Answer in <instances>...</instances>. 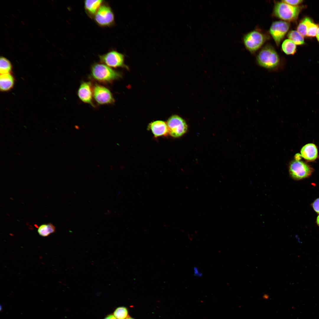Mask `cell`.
<instances>
[{
	"label": "cell",
	"mask_w": 319,
	"mask_h": 319,
	"mask_svg": "<svg viewBox=\"0 0 319 319\" xmlns=\"http://www.w3.org/2000/svg\"><path fill=\"white\" fill-rule=\"evenodd\" d=\"M258 64L267 69L276 71L279 69L281 61L279 57L274 49L267 45L260 51L257 57Z\"/></svg>",
	"instance_id": "1"
},
{
	"label": "cell",
	"mask_w": 319,
	"mask_h": 319,
	"mask_svg": "<svg viewBox=\"0 0 319 319\" xmlns=\"http://www.w3.org/2000/svg\"><path fill=\"white\" fill-rule=\"evenodd\" d=\"M297 31L302 36H306L307 26V17L302 19L299 23L297 28Z\"/></svg>",
	"instance_id": "22"
},
{
	"label": "cell",
	"mask_w": 319,
	"mask_h": 319,
	"mask_svg": "<svg viewBox=\"0 0 319 319\" xmlns=\"http://www.w3.org/2000/svg\"><path fill=\"white\" fill-rule=\"evenodd\" d=\"M287 35L289 39L292 40L296 45H302L305 43L303 37L296 31L292 30L290 31Z\"/></svg>",
	"instance_id": "18"
},
{
	"label": "cell",
	"mask_w": 319,
	"mask_h": 319,
	"mask_svg": "<svg viewBox=\"0 0 319 319\" xmlns=\"http://www.w3.org/2000/svg\"><path fill=\"white\" fill-rule=\"evenodd\" d=\"M104 319H116L113 315L110 314L108 315Z\"/></svg>",
	"instance_id": "25"
},
{
	"label": "cell",
	"mask_w": 319,
	"mask_h": 319,
	"mask_svg": "<svg viewBox=\"0 0 319 319\" xmlns=\"http://www.w3.org/2000/svg\"><path fill=\"white\" fill-rule=\"evenodd\" d=\"M281 1L292 6H295V5H298L301 3L303 1L302 0H282Z\"/></svg>",
	"instance_id": "23"
},
{
	"label": "cell",
	"mask_w": 319,
	"mask_h": 319,
	"mask_svg": "<svg viewBox=\"0 0 319 319\" xmlns=\"http://www.w3.org/2000/svg\"><path fill=\"white\" fill-rule=\"evenodd\" d=\"M14 83V77L10 73L0 74V89L2 91L6 92L11 89Z\"/></svg>",
	"instance_id": "15"
},
{
	"label": "cell",
	"mask_w": 319,
	"mask_h": 319,
	"mask_svg": "<svg viewBox=\"0 0 319 319\" xmlns=\"http://www.w3.org/2000/svg\"><path fill=\"white\" fill-rule=\"evenodd\" d=\"M12 66L10 61L6 58L1 57L0 58V73L1 74L10 73Z\"/></svg>",
	"instance_id": "19"
},
{
	"label": "cell",
	"mask_w": 319,
	"mask_h": 319,
	"mask_svg": "<svg viewBox=\"0 0 319 319\" xmlns=\"http://www.w3.org/2000/svg\"><path fill=\"white\" fill-rule=\"evenodd\" d=\"M289 26L288 22L283 21H277L272 23L269 32L277 45H279L288 32Z\"/></svg>",
	"instance_id": "10"
},
{
	"label": "cell",
	"mask_w": 319,
	"mask_h": 319,
	"mask_svg": "<svg viewBox=\"0 0 319 319\" xmlns=\"http://www.w3.org/2000/svg\"><path fill=\"white\" fill-rule=\"evenodd\" d=\"M266 38L263 33L258 31L254 30L245 36L244 43L250 51L253 52L261 46L266 41Z\"/></svg>",
	"instance_id": "7"
},
{
	"label": "cell",
	"mask_w": 319,
	"mask_h": 319,
	"mask_svg": "<svg viewBox=\"0 0 319 319\" xmlns=\"http://www.w3.org/2000/svg\"><path fill=\"white\" fill-rule=\"evenodd\" d=\"M93 19L95 22L101 27H109L115 24V16L108 5L104 3L100 6Z\"/></svg>",
	"instance_id": "5"
},
{
	"label": "cell",
	"mask_w": 319,
	"mask_h": 319,
	"mask_svg": "<svg viewBox=\"0 0 319 319\" xmlns=\"http://www.w3.org/2000/svg\"><path fill=\"white\" fill-rule=\"evenodd\" d=\"M155 137L166 136L168 134V130L167 123L162 121H157L150 123L148 126Z\"/></svg>",
	"instance_id": "12"
},
{
	"label": "cell",
	"mask_w": 319,
	"mask_h": 319,
	"mask_svg": "<svg viewBox=\"0 0 319 319\" xmlns=\"http://www.w3.org/2000/svg\"><path fill=\"white\" fill-rule=\"evenodd\" d=\"M316 37L318 40L319 42V27H318V30L317 33L316 34Z\"/></svg>",
	"instance_id": "27"
},
{
	"label": "cell",
	"mask_w": 319,
	"mask_h": 319,
	"mask_svg": "<svg viewBox=\"0 0 319 319\" xmlns=\"http://www.w3.org/2000/svg\"><path fill=\"white\" fill-rule=\"evenodd\" d=\"M307 30L306 36L309 37L315 36L317 33L318 25L314 23L312 20L308 17H307Z\"/></svg>",
	"instance_id": "20"
},
{
	"label": "cell",
	"mask_w": 319,
	"mask_h": 319,
	"mask_svg": "<svg viewBox=\"0 0 319 319\" xmlns=\"http://www.w3.org/2000/svg\"><path fill=\"white\" fill-rule=\"evenodd\" d=\"M312 206L314 210L319 214V198L316 199L312 203Z\"/></svg>",
	"instance_id": "24"
},
{
	"label": "cell",
	"mask_w": 319,
	"mask_h": 319,
	"mask_svg": "<svg viewBox=\"0 0 319 319\" xmlns=\"http://www.w3.org/2000/svg\"><path fill=\"white\" fill-rule=\"evenodd\" d=\"M126 319H134V318H131V317H128V318L127 317Z\"/></svg>",
	"instance_id": "29"
},
{
	"label": "cell",
	"mask_w": 319,
	"mask_h": 319,
	"mask_svg": "<svg viewBox=\"0 0 319 319\" xmlns=\"http://www.w3.org/2000/svg\"><path fill=\"white\" fill-rule=\"evenodd\" d=\"M301 155L307 161L315 160L318 157V151L316 146L313 143H309L303 146L300 150Z\"/></svg>",
	"instance_id": "13"
},
{
	"label": "cell",
	"mask_w": 319,
	"mask_h": 319,
	"mask_svg": "<svg viewBox=\"0 0 319 319\" xmlns=\"http://www.w3.org/2000/svg\"><path fill=\"white\" fill-rule=\"evenodd\" d=\"M55 231V227L51 223L47 224H43L41 225L38 227V230L39 234L44 237L48 236L51 233L54 232Z\"/></svg>",
	"instance_id": "16"
},
{
	"label": "cell",
	"mask_w": 319,
	"mask_h": 319,
	"mask_svg": "<svg viewBox=\"0 0 319 319\" xmlns=\"http://www.w3.org/2000/svg\"><path fill=\"white\" fill-rule=\"evenodd\" d=\"M93 95L95 101L100 105L113 104L115 102L110 90L100 85H95L93 88Z\"/></svg>",
	"instance_id": "9"
},
{
	"label": "cell",
	"mask_w": 319,
	"mask_h": 319,
	"mask_svg": "<svg viewBox=\"0 0 319 319\" xmlns=\"http://www.w3.org/2000/svg\"><path fill=\"white\" fill-rule=\"evenodd\" d=\"M101 63L110 67H126L124 63V55L115 50H112L99 56Z\"/></svg>",
	"instance_id": "8"
},
{
	"label": "cell",
	"mask_w": 319,
	"mask_h": 319,
	"mask_svg": "<svg viewBox=\"0 0 319 319\" xmlns=\"http://www.w3.org/2000/svg\"><path fill=\"white\" fill-rule=\"evenodd\" d=\"M102 0H89L84 1V7L87 15L91 18L93 17L98 10L104 3Z\"/></svg>",
	"instance_id": "14"
},
{
	"label": "cell",
	"mask_w": 319,
	"mask_h": 319,
	"mask_svg": "<svg viewBox=\"0 0 319 319\" xmlns=\"http://www.w3.org/2000/svg\"><path fill=\"white\" fill-rule=\"evenodd\" d=\"M301 9L300 7L292 6L281 1L276 3L274 13L276 16L281 19L293 21L297 19Z\"/></svg>",
	"instance_id": "3"
},
{
	"label": "cell",
	"mask_w": 319,
	"mask_h": 319,
	"mask_svg": "<svg viewBox=\"0 0 319 319\" xmlns=\"http://www.w3.org/2000/svg\"><path fill=\"white\" fill-rule=\"evenodd\" d=\"M316 222L318 225L319 226V215L317 217Z\"/></svg>",
	"instance_id": "28"
},
{
	"label": "cell",
	"mask_w": 319,
	"mask_h": 319,
	"mask_svg": "<svg viewBox=\"0 0 319 319\" xmlns=\"http://www.w3.org/2000/svg\"><path fill=\"white\" fill-rule=\"evenodd\" d=\"M127 308L124 307L117 308L114 312L113 315L116 319H126L128 315Z\"/></svg>",
	"instance_id": "21"
},
{
	"label": "cell",
	"mask_w": 319,
	"mask_h": 319,
	"mask_svg": "<svg viewBox=\"0 0 319 319\" xmlns=\"http://www.w3.org/2000/svg\"><path fill=\"white\" fill-rule=\"evenodd\" d=\"M169 134L174 138L180 137L187 132L188 125L184 120L176 115L170 117L166 123Z\"/></svg>",
	"instance_id": "6"
},
{
	"label": "cell",
	"mask_w": 319,
	"mask_h": 319,
	"mask_svg": "<svg viewBox=\"0 0 319 319\" xmlns=\"http://www.w3.org/2000/svg\"><path fill=\"white\" fill-rule=\"evenodd\" d=\"M314 170L304 161L297 160L292 161L289 164V171L293 179L299 180L310 176Z\"/></svg>",
	"instance_id": "4"
},
{
	"label": "cell",
	"mask_w": 319,
	"mask_h": 319,
	"mask_svg": "<svg viewBox=\"0 0 319 319\" xmlns=\"http://www.w3.org/2000/svg\"><path fill=\"white\" fill-rule=\"evenodd\" d=\"M78 95L82 101L95 107L93 102V89L90 82H83L81 83L78 89Z\"/></svg>",
	"instance_id": "11"
},
{
	"label": "cell",
	"mask_w": 319,
	"mask_h": 319,
	"mask_svg": "<svg viewBox=\"0 0 319 319\" xmlns=\"http://www.w3.org/2000/svg\"><path fill=\"white\" fill-rule=\"evenodd\" d=\"M91 71V76L94 79L104 83H111L121 76L119 72L102 63L93 64Z\"/></svg>",
	"instance_id": "2"
},
{
	"label": "cell",
	"mask_w": 319,
	"mask_h": 319,
	"mask_svg": "<svg viewBox=\"0 0 319 319\" xmlns=\"http://www.w3.org/2000/svg\"><path fill=\"white\" fill-rule=\"evenodd\" d=\"M281 48L283 51L287 55H293L296 51V45L289 39L285 40L283 41Z\"/></svg>",
	"instance_id": "17"
},
{
	"label": "cell",
	"mask_w": 319,
	"mask_h": 319,
	"mask_svg": "<svg viewBox=\"0 0 319 319\" xmlns=\"http://www.w3.org/2000/svg\"><path fill=\"white\" fill-rule=\"evenodd\" d=\"M2 306H1V305H0V311H1V310H2Z\"/></svg>",
	"instance_id": "30"
},
{
	"label": "cell",
	"mask_w": 319,
	"mask_h": 319,
	"mask_svg": "<svg viewBox=\"0 0 319 319\" xmlns=\"http://www.w3.org/2000/svg\"><path fill=\"white\" fill-rule=\"evenodd\" d=\"M194 274H196V275H198V276L201 275V274L199 272L197 268H194Z\"/></svg>",
	"instance_id": "26"
}]
</instances>
